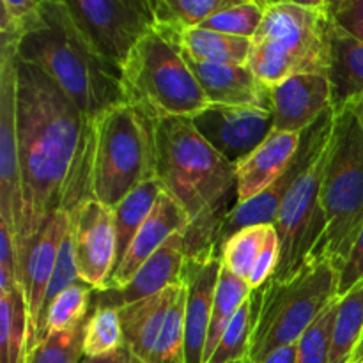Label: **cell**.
<instances>
[{"label":"cell","mask_w":363,"mask_h":363,"mask_svg":"<svg viewBox=\"0 0 363 363\" xmlns=\"http://www.w3.org/2000/svg\"><path fill=\"white\" fill-rule=\"evenodd\" d=\"M16 126L21 208L16 227L18 275L50 216L62 206L87 121L73 99L34 64L16 57Z\"/></svg>","instance_id":"6da1fadb"},{"label":"cell","mask_w":363,"mask_h":363,"mask_svg":"<svg viewBox=\"0 0 363 363\" xmlns=\"http://www.w3.org/2000/svg\"><path fill=\"white\" fill-rule=\"evenodd\" d=\"M156 176L190 218L186 257L218 255L227 216L238 206L236 167L220 156L188 117L156 123Z\"/></svg>","instance_id":"7a4b0ae2"},{"label":"cell","mask_w":363,"mask_h":363,"mask_svg":"<svg viewBox=\"0 0 363 363\" xmlns=\"http://www.w3.org/2000/svg\"><path fill=\"white\" fill-rule=\"evenodd\" d=\"M16 57L48 74L85 119L124 103L121 71L92 48L66 0H43L38 21L21 39Z\"/></svg>","instance_id":"3957f363"},{"label":"cell","mask_w":363,"mask_h":363,"mask_svg":"<svg viewBox=\"0 0 363 363\" xmlns=\"http://www.w3.org/2000/svg\"><path fill=\"white\" fill-rule=\"evenodd\" d=\"M332 28L328 2L268 0L247 66L268 87L296 74H328Z\"/></svg>","instance_id":"277c9868"},{"label":"cell","mask_w":363,"mask_h":363,"mask_svg":"<svg viewBox=\"0 0 363 363\" xmlns=\"http://www.w3.org/2000/svg\"><path fill=\"white\" fill-rule=\"evenodd\" d=\"M339 272L328 259L308 257L293 275L272 279L252 291L250 360L298 344L332 301L339 298Z\"/></svg>","instance_id":"5b68a950"},{"label":"cell","mask_w":363,"mask_h":363,"mask_svg":"<svg viewBox=\"0 0 363 363\" xmlns=\"http://www.w3.org/2000/svg\"><path fill=\"white\" fill-rule=\"evenodd\" d=\"M92 197L116 208L124 197L156 179V123L123 103L87 121Z\"/></svg>","instance_id":"8992f818"},{"label":"cell","mask_w":363,"mask_h":363,"mask_svg":"<svg viewBox=\"0 0 363 363\" xmlns=\"http://www.w3.org/2000/svg\"><path fill=\"white\" fill-rule=\"evenodd\" d=\"M321 206L326 227L308 257L328 259L340 272L363 229V128L351 106L335 110Z\"/></svg>","instance_id":"52a82bcc"},{"label":"cell","mask_w":363,"mask_h":363,"mask_svg":"<svg viewBox=\"0 0 363 363\" xmlns=\"http://www.w3.org/2000/svg\"><path fill=\"white\" fill-rule=\"evenodd\" d=\"M124 103L155 123L194 117L209 105L181 53L156 30L145 35L121 69Z\"/></svg>","instance_id":"ba28073f"},{"label":"cell","mask_w":363,"mask_h":363,"mask_svg":"<svg viewBox=\"0 0 363 363\" xmlns=\"http://www.w3.org/2000/svg\"><path fill=\"white\" fill-rule=\"evenodd\" d=\"M332 142V138H330ZM330 144L319 152L284 199L273 227L280 245L275 279L293 275L315 250L325 233L326 220L321 206V184Z\"/></svg>","instance_id":"9c48e42d"},{"label":"cell","mask_w":363,"mask_h":363,"mask_svg":"<svg viewBox=\"0 0 363 363\" xmlns=\"http://www.w3.org/2000/svg\"><path fill=\"white\" fill-rule=\"evenodd\" d=\"M66 6L92 48L119 71L156 25L151 0H66Z\"/></svg>","instance_id":"30bf717a"},{"label":"cell","mask_w":363,"mask_h":363,"mask_svg":"<svg viewBox=\"0 0 363 363\" xmlns=\"http://www.w3.org/2000/svg\"><path fill=\"white\" fill-rule=\"evenodd\" d=\"M67 213L80 280L94 291H105L117 268L113 208L89 197Z\"/></svg>","instance_id":"8fae6325"},{"label":"cell","mask_w":363,"mask_h":363,"mask_svg":"<svg viewBox=\"0 0 363 363\" xmlns=\"http://www.w3.org/2000/svg\"><path fill=\"white\" fill-rule=\"evenodd\" d=\"M333 121H335V110L330 108L311 128H307L301 133L300 149H298L289 169L284 172V176L277 183H273L268 190L262 191L261 195L245 202V204H238L233 209V213L227 216L225 223H223L222 233H220L218 250L227 238H230L234 233L245 229V227L261 225V223H272L273 225L286 195L289 194L294 183L300 179L301 174L308 169V165L314 162L315 156L330 144V138L333 133Z\"/></svg>","instance_id":"7c38bea8"},{"label":"cell","mask_w":363,"mask_h":363,"mask_svg":"<svg viewBox=\"0 0 363 363\" xmlns=\"http://www.w3.org/2000/svg\"><path fill=\"white\" fill-rule=\"evenodd\" d=\"M190 119L202 138L234 167L273 133L272 110L257 106L208 105Z\"/></svg>","instance_id":"4fadbf2b"},{"label":"cell","mask_w":363,"mask_h":363,"mask_svg":"<svg viewBox=\"0 0 363 363\" xmlns=\"http://www.w3.org/2000/svg\"><path fill=\"white\" fill-rule=\"evenodd\" d=\"M16 85V55H0V222L14 234L21 208Z\"/></svg>","instance_id":"5bb4252c"},{"label":"cell","mask_w":363,"mask_h":363,"mask_svg":"<svg viewBox=\"0 0 363 363\" xmlns=\"http://www.w3.org/2000/svg\"><path fill=\"white\" fill-rule=\"evenodd\" d=\"M71 225L69 213L59 209L45 223L28 254L25 268L23 287L25 305L28 314V351L41 340L43 335V308H45L46 291L59 259L60 245Z\"/></svg>","instance_id":"9a60e30c"},{"label":"cell","mask_w":363,"mask_h":363,"mask_svg":"<svg viewBox=\"0 0 363 363\" xmlns=\"http://www.w3.org/2000/svg\"><path fill=\"white\" fill-rule=\"evenodd\" d=\"M220 269L222 261L216 254L186 257L184 261L183 282L188 291L184 318V363H204Z\"/></svg>","instance_id":"2e32d148"},{"label":"cell","mask_w":363,"mask_h":363,"mask_svg":"<svg viewBox=\"0 0 363 363\" xmlns=\"http://www.w3.org/2000/svg\"><path fill=\"white\" fill-rule=\"evenodd\" d=\"M186 234L177 233L142 264L133 279L123 289L96 291L92 298L94 307L123 308L131 303L151 298L167 287L183 282V268L186 261Z\"/></svg>","instance_id":"e0dca14e"},{"label":"cell","mask_w":363,"mask_h":363,"mask_svg":"<svg viewBox=\"0 0 363 363\" xmlns=\"http://www.w3.org/2000/svg\"><path fill=\"white\" fill-rule=\"evenodd\" d=\"M333 108L328 74H296L272 87L273 131L303 133Z\"/></svg>","instance_id":"ac0fdd59"},{"label":"cell","mask_w":363,"mask_h":363,"mask_svg":"<svg viewBox=\"0 0 363 363\" xmlns=\"http://www.w3.org/2000/svg\"><path fill=\"white\" fill-rule=\"evenodd\" d=\"M188 229H190V218L184 209L170 197V194L163 191L149 218L140 227L128 252L117 264L106 289H123L124 286H128L142 264L152 257L174 234H186Z\"/></svg>","instance_id":"d6986e66"},{"label":"cell","mask_w":363,"mask_h":363,"mask_svg":"<svg viewBox=\"0 0 363 363\" xmlns=\"http://www.w3.org/2000/svg\"><path fill=\"white\" fill-rule=\"evenodd\" d=\"M181 57L197 78L209 105L257 106L272 110V87L262 84L248 66H218L197 62L183 53Z\"/></svg>","instance_id":"ffe728a7"},{"label":"cell","mask_w":363,"mask_h":363,"mask_svg":"<svg viewBox=\"0 0 363 363\" xmlns=\"http://www.w3.org/2000/svg\"><path fill=\"white\" fill-rule=\"evenodd\" d=\"M300 133L273 131L236 167L238 204L252 201L284 176L300 149Z\"/></svg>","instance_id":"44dd1931"},{"label":"cell","mask_w":363,"mask_h":363,"mask_svg":"<svg viewBox=\"0 0 363 363\" xmlns=\"http://www.w3.org/2000/svg\"><path fill=\"white\" fill-rule=\"evenodd\" d=\"M183 282L167 287L162 293L151 298L131 303L119 308L121 326L124 333V346L130 350L138 363H151L152 353L156 350L167 312L176 300Z\"/></svg>","instance_id":"7402d4cb"},{"label":"cell","mask_w":363,"mask_h":363,"mask_svg":"<svg viewBox=\"0 0 363 363\" xmlns=\"http://www.w3.org/2000/svg\"><path fill=\"white\" fill-rule=\"evenodd\" d=\"M165 41L183 55L206 64L218 66H247L250 57L252 39L208 30L202 27L191 28H155Z\"/></svg>","instance_id":"603a6c76"},{"label":"cell","mask_w":363,"mask_h":363,"mask_svg":"<svg viewBox=\"0 0 363 363\" xmlns=\"http://www.w3.org/2000/svg\"><path fill=\"white\" fill-rule=\"evenodd\" d=\"M328 78L333 91V110L363 96V45L335 27L332 28Z\"/></svg>","instance_id":"cb8c5ba5"},{"label":"cell","mask_w":363,"mask_h":363,"mask_svg":"<svg viewBox=\"0 0 363 363\" xmlns=\"http://www.w3.org/2000/svg\"><path fill=\"white\" fill-rule=\"evenodd\" d=\"M28 314L23 287L0 294V363H27Z\"/></svg>","instance_id":"d4e9b609"},{"label":"cell","mask_w":363,"mask_h":363,"mask_svg":"<svg viewBox=\"0 0 363 363\" xmlns=\"http://www.w3.org/2000/svg\"><path fill=\"white\" fill-rule=\"evenodd\" d=\"M163 191H165V188L156 177V179L147 181L135 191H131L128 197H124L113 208L117 229V264L128 252L140 227L149 218Z\"/></svg>","instance_id":"484cf974"},{"label":"cell","mask_w":363,"mask_h":363,"mask_svg":"<svg viewBox=\"0 0 363 363\" xmlns=\"http://www.w3.org/2000/svg\"><path fill=\"white\" fill-rule=\"evenodd\" d=\"M252 287L248 280L240 279L229 269H220L218 286H216L215 293V303H213L211 312V323H209L208 332V342H206V353L204 363L211 358L215 353L216 346H218L220 339H222L223 332L227 330L229 323L236 315V312L243 307L245 301L252 296Z\"/></svg>","instance_id":"4316f807"},{"label":"cell","mask_w":363,"mask_h":363,"mask_svg":"<svg viewBox=\"0 0 363 363\" xmlns=\"http://www.w3.org/2000/svg\"><path fill=\"white\" fill-rule=\"evenodd\" d=\"M363 339V282L344 294L337 307L330 363H350Z\"/></svg>","instance_id":"83f0119b"},{"label":"cell","mask_w":363,"mask_h":363,"mask_svg":"<svg viewBox=\"0 0 363 363\" xmlns=\"http://www.w3.org/2000/svg\"><path fill=\"white\" fill-rule=\"evenodd\" d=\"M272 230V223H261V225L245 227L227 238L218 250V257L223 268H227L240 279H250L255 262H257Z\"/></svg>","instance_id":"f1b7e54d"},{"label":"cell","mask_w":363,"mask_h":363,"mask_svg":"<svg viewBox=\"0 0 363 363\" xmlns=\"http://www.w3.org/2000/svg\"><path fill=\"white\" fill-rule=\"evenodd\" d=\"M94 293L96 291L82 280L67 287L46 311L43 337L48 333H64L80 328L91 314Z\"/></svg>","instance_id":"f546056e"},{"label":"cell","mask_w":363,"mask_h":363,"mask_svg":"<svg viewBox=\"0 0 363 363\" xmlns=\"http://www.w3.org/2000/svg\"><path fill=\"white\" fill-rule=\"evenodd\" d=\"M234 0H151L155 28L201 27L216 13L229 7Z\"/></svg>","instance_id":"4dcf8cb0"},{"label":"cell","mask_w":363,"mask_h":363,"mask_svg":"<svg viewBox=\"0 0 363 363\" xmlns=\"http://www.w3.org/2000/svg\"><path fill=\"white\" fill-rule=\"evenodd\" d=\"M124 347V333L119 311L110 307H91L84 326V358H98Z\"/></svg>","instance_id":"1f68e13d"},{"label":"cell","mask_w":363,"mask_h":363,"mask_svg":"<svg viewBox=\"0 0 363 363\" xmlns=\"http://www.w3.org/2000/svg\"><path fill=\"white\" fill-rule=\"evenodd\" d=\"M43 0H0V55H18L21 39L32 30Z\"/></svg>","instance_id":"d6a6232c"},{"label":"cell","mask_w":363,"mask_h":363,"mask_svg":"<svg viewBox=\"0 0 363 363\" xmlns=\"http://www.w3.org/2000/svg\"><path fill=\"white\" fill-rule=\"evenodd\" d=\"M268 0H234L229 7L216 13L201 25L208 30L223 32L238 38L252 39L264 20Z\"/></svg>","instance_id":"836d02e7"},{"label":"cell","mask_w":363,"mask_h":363,"mask_svg":"<svg viewBox=\"0 0 363 363\" xmlns=\"http://www.w3.org/2000/svg\"><path fill=\"white\" fill-rule=\"evenodd\" d=\"M186 286H181L176 300L167 312L151 363H184V318H186Z\"/></svg>","instance_id":"e575fe53"},{"label":"cell","mask_w":363,"mask_h":363,"mask_svg":"<svg viewBox=\"0 0 363 363\" xmlns=\"http://www.w3.org/2000/svg\"><path fill=\"white\" fill-rule=\"evenodd\" d=\"M252 337V296L236 312L223 332L215 353L206 363H236L250 358Z\"/></svg>","instance_id":"d590c367"},{"label":"cell","mask_w":363,"mask_h":363,"mask_svg":"<svg viewBox=\"0 0 363 363\" xmlns=\"http://www.w3.org/2000/svg\"><path fill=\"white\" fill-rule=\"evenodd\" d=\"M84 325L64 333H48L27 354V363H78L84 357Z\"/></svg>","instance_id":"8d00e7d4"},{"label":"cell","mask_w":363,"mask_h":363,"mask_svg":"<svg viewBox=\"0 0 363 363\" xmlns=\"http://www.w3.org/2000/svg\"><path fill=\"white\" fill-rule=\"evenodd\" d=\"M339 300L328 305L314 325L303 333L298 342L296 363H330V350H332V333L335 323Z\"/></svg>","instance_id":"74e56055"},{"label":"cell","mask_w":363,"mask_h":363,"mask_svg":"<svg viewBox=\"0 0 363 363\" xmlns=\"http://www.w3.org/2000/svg\"><path fill=\"white\" fill-rule=\"evenodd\" d=\"M78 280H80V275H78L73 236H71V225H69V230H67V234L62 240V245H60L59 259H57L55 269H53L52 280H50L48 291H46L45 308H43V326H45V315H46V311L50 308V305H52L53 301H55L57 298L67 289V287L77 284Z\"/></svg>","instance_id":"f35d334b"},{"label":"cell","mask_w":363,"mask_h":363,"mask_svg":"<svg viewBox=\"0 0 363 363\" xmlns=\"http://www.w3.org/2000/svg\"><path fill=\"white\" fill-rule=\"evenodd\" d=\"M20 284L18 275L16 234L7 223L0 222V294H7Z\"/></svg>","instance_id":"ab89813d"},{"label":"cell","mask_w":363,"mask_h":363,"mask_svg":"<svg viewBox=\"0 0 363 363\" xmlns=\"http://www.w3.org/2000/svg\"><path fill=\"white\" fill-rule=\"evenodd\" d=\"M333 27L363 45V0L328 2Z\"/></svg>","instance_id":"60d3db41"},{"label":"cell","mask_w":363,"mask_h":363,"mask_svg":"<svg viewBox=\"0 0 363 363\" xmlns=\"http://www.w3.org/2000/svg\"><path fill=\"white\" fill-rule=\"evenodd\" d=\"M280 261V245H279V236H277V230L273 227V230L269 233L268 240H266L264 248H262L261 255H259L257 262L254 266V272H252L248 284H250L252 289H259V287L264 286L273 275H275L277 268H279Z\"/></svg>","instance_id":"b9f144b4"},{"label":"cell","mask_w":363,"mask_h":363,"mask_svg":"<svg viewBox=\"0 0 363 363\" xmlns=\"http://www.w3.org/2000/svg\"><path fill=\"white\" fill-rule=\"evenodd\" d=\"M363 282V229L358 236L357 243H354L353 250H351L350 257L344 262V266L339 272V298H342L344 294L350 293L353 287H357L358 284Z\"/></svg>","instance_id":"7bdbcfd3"},{"label":"cell","mask_w":363,"mask_h":363,"mask_svg":"<svg viewBox=\"0 0 363 363\" xmlns=\"http://www.w3.org/2000/svg\"><path fill=\"white\" fill-rule=\"evenodd\" d=\"M82 363H138V362L135 360V357L130 353V350L124 346V347H121V350L113 351V353L105 354V357L84 358Z\"/></svg>","instance_id":"ee69618b"},{"label":"cell","mask_w":363,"mask_h":363,"mask_svg":"<svg viewBox=\"0 0 363 363\" xmlns=\"http://www.w3.org/2000/svg\"><path fill=\"white\" fill-rule=\"evenodd\" d=\"M296 358L298 344H291V346H284L280 350L273 351L262 363H296Z\"/></svg>","instance_id":"f6af8a7d"},{"label":"cell","mask_w":363,"mask_h":363,"mask_svg":"<svg viewBox=\"0 0 363 363\" xmlns=\"http://www.w3.org/2000/svg\"><path fill=\"white\" fill-rule=\"evenodd\" d=\"M344 106H351V108L357 112V116L360 117V123H362V128H363V96H360V98H357V99H353V101H350L347 105H344Z\"/></svg>","instance_id":"bcb514c9"},{"label":"cell","mask_w":363,"mask_h":363,"mask_svg":"<svg viewBox=\"0 0 363 363\" xmlns=\"http://www.w3.org/2000/svg\"><path fill=\"white\" fill-rule=\"evenodd\" d=\"M362 351H363V339H362V342H360V346H358L357 347V351H354V354H353V358L354 357H358V354H360L362 353ZM353 358H351V360H353ZM351 363V362H350Z\"/></svg>","instance_id":"7dc6e473"},{"label":"cell","mask_w":363,"mask_h":363,"mask_svg":"<svg viewBox=\"0 0 363 363\" xmlns=\"http://www.w3.org/2000/svg\"><path fill=\"white\" fill-rule=\"evenodd\" d=\"M351 363H363V351L360 354H358V357H354L353 360H351Z\"/></svg>","instance_id":"c3c4849f"},{"label":"cell","mask_w":363,"mask_h":363,"mask_svg":"<svg viewBox=\"0 0 363 363\" xmlns=\"http://www.w3.org/2000/svg\"><path fill=\"white\" fill-rule=\"evenodd\" d=\"M236 363H254L250 360V358H247V360H241V362H236Z\"/></svg>","instance_id":"681fc988"}]
</instances>
